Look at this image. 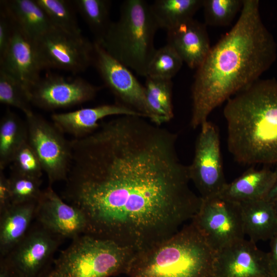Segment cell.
<instances>
[{
    "mask_svg": "<svg viewBox=\"0 0 277 277\" xmlns=\"http://www.w3.org/2000/svg\"><path fill=\"white\" fill-rule=\"evenodd\" d=\"M177 135L146 118L121 115L69 141L62 198L78 209L85 234L136 252L172 236L199 209Z\"/></svg>",
    "mask_w": 277,
    "mask_h": 277,
    "instance_id": "1",
    "label": "cell"
},
{
    "mask_svg": "<svg viewBox=\"0 0 277 277\" xmlns=\"http://www.w3.org/2000/svg\"><path fill=\"white\" fill-rule=\"evenodd\" d=\"M276 57V43L263 22L259 1L243 0L236 23L196 69L191 127H201L215 108L259 80Z\"/></svg>",
    "mask_w": 277,
    "mask_h": 277,
    "instance_id": "2",
    "label": "cell"
},
{
    "mask_svg": "<svg viewBox=\"0 0 277 277\" xmlns=\"http://www.w3.org/2000/svg\"><path fill=\"white\" fill-rule=\"evenodd\" d=\"M227 146L238 163H277V80L259 79L227 101Z\"/></svg>",
    "mask_w": 277,
    "mask_h": 277,
    "instance_id": "3",
    "label": "cell"
},
{
    "mask_svg": "<svg viewBox=\"0 0 277 277\" xmlns=\"http://www.w3.org/2000/svg\"><path fill=\"white\" fill-rule=\"evenodd\" d=\"M215 252L191 222L165 240L135 252L129 277H213Z\"/></svg>",
    "mask_w": 277,
    "mask_h": 277,
    "instance_id": "4",
    "label": "cell"
},
{
    "mask_svg": "<svg viewBox=\"0 0 277 277\" xmlns=\"http://www.w3.org/2000/svg\"><path fill=\"white\" fill-rule=\"evenodd\" d=\"M159 29L150 5L144 0H126L120 6L118 19L112 22L104 38L97 43L115 60L146 77L156 50L154 37Z\"/></svg>",
    "mask_w": 277,
    "mask_h": 277,
    "instance_id": "5",
    "label": "cell"
},
{
    "mask_svg": "<svg viewBox=\"0 0 277 277\" xmlns=\"http://www.w3.org/2000/svg\"><path fill=\"white\" fill-rule=\"evenodd\" d=\"M112 241L82 234L53 261L52 277H110L127 274L135 253Z\"/></svg>",
    "mask_w": 277,
    "mask_h": 277,
    "instance_id": "6",
    "label": "cell"
},
{
    "mask_svg": "<svg viewBox=\"0 0 277 277\" xmlns=\"http://www.w3.org/2000/svg\"><path fill=\"white\" fill-rule=\"evenodd\" d=\"M191 222L215 252L244 239L240 204L220 195L201 198Z\"/></svg>",
    "mask_w": 277,
    "mask_h": 277,
    "instance_id": "7",
    "label": "cell"
},
{
    "mask_svg": "<svg viewBox=\"0 0 277 277\" xmlns=\"http://www.w3.org/2000/svg\"><path fill=\"white\" fill-rule=\"evenodd\" d=\"M64 239L36 222L6 255L0 257L11 277H41L51 269L53 256Z\"/></svg>",
    "mask_w": 277,
    "mask_h": 277,
    "instance_id": "8",
    "label": "cell"
},
{
    "mask_svg": "<svg viewBox=\"0 0 277 277\" xmlns=\"http://www.w3.org/2000/svg\"><path fill=\"white\" fill-rule=\"evenodd\" d=\"M34 42L43 70L57 69L76 74L93 63L94 43L82 35L54 27Z\"/></svg>",
    "mask_w": 277,
    "mask_h": 277,
    "instance_id": "9",
    "label": "cell"
},
{
    "mask_svg": "<svg viewBox=\"0 0 277 277\" xmlns=\"http://www.w3.org/2000/svg\"><path fill=\"white\" fill-rule=\"evenodd\" d=\"M25 118L28 142L41 162L49 185L65 181L71 160L69 141L53 124L32 111Z\"/></svg>",
    "mask_w": 277,
    "mask_h": 277,
    "instance_id": "10",
    "label": "cell"
},
{
    "mask_svg": "<svg viewBox=\"0 0 277 277\" xmlns=\"http://www.w3.org/2000/svg\"><path fill=\"white\" fill-rule=\"evenodd\" d=\"M200 127L194 157L188 167L190 181L200 197L205 199L219 195L227 183L224 173L219 130L208 121Z\"/></svg>",
    "mask_w": 277,
    "mask_h": 277,
    "instance_id": "11",
    "label": "cell"
},
{
    "mask_svg": "<svg viewBox=\"0 0 277 277\" xmlns=\"http://www.w3.org/2000/svg\"><path fill=\"white\" fill-rule=\"evenodd\" d=\"M93 43V64L105 86L116 98V103L140 113L157 125L147 104L144 86L129 68L111 56L100 44Z\"/></svg>",
    "mask_w": 277,
    "mask_h": 277,
    "instance_id": "12",
    "label": "cell"
},
{
    "mask_svg": "<svg viewBox=\"0 0 277 277\" xmlns=\"http://www.w3.org/2000/svg\"><path fill=\"white\" fill-rule=\"evenodd\" d=\"M100 87L81 77L49 74L41 78L29 92L31 104L46 110L74 106L93 99Z\"/></svg>",
    "mask_w": 277,
    "mask_h": 277,
    "instance_id": "13",
    "label": "cell"
},
{
    "mask_svg": "<svg viewBox=\"0 0 277 277\" xmlns=\"http://www.w3.org/2000/svg\"><path fill=\"white\" fill-rule=\"evenodd\" d=\"M36 221L51 233L72 240L84 234L87 223L78 209L66 202L52 186L42 190L37 202Z\"/></svg>",
    "mask_w": 277,
    "mask_h": 277,
    "instance_id": "14",
    "label": "cell"
},
{
    "mask_svg": "<svg viewBox=\"0 0 277 277\" xmlns=\"http://www.w3.org/2000/svg\"><path fill=\"white\" fill-rule=\"evenodd\" d=\"M213 277H271L268 252L245 239L215 252Z\"/></svg>",
    "mask_w": 277,
    "mask_h": 277,
    "instance_id": "15",
    "label": "cell"
},
{
    "mask_svg": "<svg viewBox=\"0 0 277 277\" xmlns=\"http://www.w3.org/2000/svg\"><path fill=\"white\" fill-rule=\"evenodd\" d=\"M14 25L9 46L0 60V69L17 79L29 93L41 78L43 69L34 42Z\"/></svg>",
    "mask_w": 277,
    "mask_h": 277,
    "instance_id": "16",
    "label": "cell"
},
{
    "mask_svg": "<svg viewBox=\"0 0 277 277\" xmlns=\"http://www.w3.org/2000/svg\"><path fill=\"white\" fill-rule=\"evenodd\" d=\"M167 32V44L189 68L197 69L211 48L206 25L192 18Z\"/></svg>",
    "mask_w": 277,
    "mask_h": 277,
    "instance_id": "17",
    "label": "cell"
},
{
    "mask_svg": "<svg viewBox=\"0 0 277 277\" xmlns=\"http://www.w3.org/2000/svg\"><path fill=\"white\" fill-rule=\"evenodd\" d=\"M136 115L143 117L119 103L104 104L73 111L54 113L51 115L54 125L62 132L74 138L85 136L95 130L100 122L110 116Z\"/></svg>",
    "mask_w": 277,
    "mask_h": 277,
    "instance_id": "18",
    "label": "cell"
},
{
    "mask_svg": "<svg viewBox=\"0 0 277 277\" xmlns=\"http://www.w3.org/2000/svg\"><path fill=\"white\" fill-rule=\"evenodd\" d=\"M274 171L249 168L232 182L227 183L219 194L239 203L265 199L272 188Z\"/></svg>",
    "mask_w": 277,
    "mask_h": 277,
    "instance_id": "19",
    "label": "cell"
},
{
    "mask_svg": "<svg viewBox=\"0 0 277 277\" xmlns=\"http://www.w3.org/2000/svg\"><path fill=\"white\" fill-rule=\"evenodd\" d=\"M37 202L12 204L0 213V257L6 255L25 236L34 219Z\"/></svg>",
    "mask_w": 277,
    "mask_h": 277,
    "instance_id": "20",
    "label": "cell"
},
{
    "mask_svg": "<svg viewBox=\"0 0 277 277\" xmlns=\"http://www.w3.org/2000/svg\"><path fill=\"white\" fill-rule=\"evenodd\" d=\"M240 204L245 235L255 243L270 240L277 232V213L273 203L262 199Z\"/></svg>",
    "mask_w": 277,
    "mask_h": 277,
    "instance_id": "21",
    "label": "cell"
},
{
    "mask_svg": "<svg viewBox=\"0 0 277 277\" xmlns=\"http://www.w3.org/2000/svg\"><path fill=\"white\" fill-rule=\"evenodd\" d=\"M1 5L16 26L33 41L54 27L36 0L2 1Z\"/></svg>",
    "mask_w": 277,
    "mask_h": 277,
    "instance_id": "22",
    "label": "cell"
},
{
    "mask_svg": "<svg viewBox=\"0 0 277 277\" xmlns=\"http://www.w3.org/2000/svg\"><path fill=\"white\" fill-rule=\"evenodd\" d=\"M27 140L26 122L8 109L0 122V171L11 163L17 150Z\"/></svg>",
    "mask_w": 277,
    "mask_h": 277,
    "instance_id": "23",
    "label": "cell"
},
{
    "mask_svg": "<svg viewBox=\"0 0 277 277\" xmlns=\"http://www.w3.org/2000/svg\"><path fill=\"white\" fill-rule=\"evenodd\" d=\"M203 0H155L151 5L152 15L159 29L167 31L193 18L202 8Z\"/></svg>",
    "mask_w": 277,
    "mask_h": 277,
    "instance_id": "24",
    "label": "cell"
},
{
    "mask_svg": "<svg viewBox=\"0 0 277 277\" xmlns=\"http://www.w3.org/2000/svg\"><path fill=\"white\" fill-rule=\"evenodd\" d=\"M144 86L147 104L157 124L170 121L174 116L172 80L146 76Z\"/></svg>",
    "mask_w": 277,
    "mask_h": 277,
    "instance_id": "25",
    "label": "cell"
},
{
    "mask_svg": "<svg viewBox=\"0 0 277 277\" xmlns=\"http://www.w3.org/2000/svg\"><path fill=\"white\" fill-rule=\"evenodd\" d=\"M73 3L100 43L105 36L112 22L110 19L111 1L109 0H74Z\"/></svg>",
    "mask_w": 277,
    "mask_h": 277,
    "instance_id": "26",
    "label": "cell"
},
{
    "mask_svg": "<svg viewBox=\"0 0 277 277\" xmlns=\"http://www.w3.org/2000/svg\"><path fill=\"white\" fill-rule=\"evenodd\" d=\"M54 27L65 32L82 35L72 1L36 0Z\"/></svg>",
    "mask_w": 277,
    "mask_h": 277,
    "instance_id": "27",
    "label": "cell"
},
{
    "mask_svg": "<svg viewBox=\"0 0 277 277\" xmlns=\"http://www.w3.org/2000/svg\"><path fill=\"white\" fill-rule=\"evenodd\" d=\"M183 63L175 50L166 44L155 51L148 64L146 76L172 80Z\"/></svg>",
    "mask_w": 277,
    "mask_h": 277,
    "instance_id": "28",
    "label": "cell"
},
{
    "mask_svg": "<svg viewBox=\"0 0 277 277\" xmlns=\"http://www.w3.org/2000/svg\"><path fill=\"white\" fill-rule=\"evenodd\" d=\"M243 0H203L204 24L213 27L230 25L241 12Z\"/></svg>",
    "mask_w": 277,
    "mask_h": 277,
    "instance_id": "29",
    "label": "cell"
},
{
    "mask_svg": "<svg viewBox=\"0 0 277 277\" xmlns=\"http://www.w3.org/2000/svg\"><path fill=\"white\" fill-rule=\"evenodd\" d=\"M0 102L16 108L25 114L32 111L29 93L15 77L0 69Z\"/></svg>",
    "mask_w": 277,
    "mask_h": 277,
    "instance_id": "30",
    "label": "cell"
},
{
    "mask_svg": "<svg viewBox=\"0 0 277 277\" xmlns=\"http://www.w3.org/2000/svg\"><path fill=\"white\" fill-rule=\"evenodd\" d=\"M12 204L37 201L41 196V179L12 172L8 177Z\"/></svg>",
    "mask_w": 277,
    "mask_h": 277,
    "instance_id": "31",
    "label": "cell"
},
{
    "mask_svg": "<svg viewBox=\"0 0 277 277\" xmlns=\"http://www.w3.org/2000/svg\"><path fill=\"white\" fill-rule=\"evenodd\" d=\"M11 163L12 172L41 179L43 169L41 162L28 140L17 150Z\"/></svg>",
    "mask_w": 277,
    "mask_h": 277,
    "instance_id": "32",
    "label": "cell"
},
{
    "mask_svg": "<svg viewBox=\"0 0 277 277\" xmlns=\"http://www.w3.org/2000/svg\"><path fill=\"white\" fill-rule=\"evenodd\" d=\"M14 23L5 9L1 5L0 11V60L5 55L11 42Z\"/></svg>",
    "mask_w": 277,
    "mask_h": 277,
    "instance_id": "33",
    "label": "cell"
},
{
    "mask_svg": "<svg viewBox=\"0 0 277 277\" xmlns=\"http://www.w3.org/2000/svg\"><path fill=\"white\" fill-rule=\"evenodd\" d=\"M12 205L11 192L8 177L5 176L3 171H0V213Z\"/></svg>",
    "mask_w": 277,
    "mask_h": 277,
    "instance_id": "34",
    "label": "cell"
},
{
    "mask_svg": "<svg viewBox=\"0 0 277 277\" xmlns=\"http://www.w3.org/2000/svg\"><path fill=\"white\" fill-rule=\"evenodd\" d=\"M268 259L271 277H277V232L270 240Z\"/></svg>",
    "mask_w": 277,
    "mask_h": 277,
    "instance_id": "35",
    "label": "cell"
},
{
    "mask_svg": "<svg viewBox=\"0 0 277 277\" xmlns=\"http://www.w3.org/2000/svg\"><path fill=\"white\" fill-rule=\"evenodd\" d=\"M276 178L274 184L265 199L273 202L277 199V169L274 170Z\"/></svg>",
    "mask_w": 277,
    "mask_h": 277,
    "instance_id": "36",
    "label": "cell"
},
{
    "mask_svg": "<svg viewBox=\"0 0 277 277\" xmlns=\"http://www.w3.org/2000/svg\"><path fill=\"white\" fill-rule=\"evenodd\" d=\"M51 271V270H50ZM50 271H49L48 272H47V273L44 274L43 275H42L41 277H52L51 276V274H50Z\"/></svg>",
    "mask_w": 277,
    "mask_h": 277,
    "instance_id": "37",
    "label": "cell"
},
{
    "mask_svg": "<svg viewBox=\"0 0 277 277\" xmlns=\"http://www.w3.org/2000/svg\"><path fill=\"white\" fill-rule=\"evenodd\" d=\"M272 202L273 203L275 209V210L276 211V213H277V199L275 200V201H274Z\"/></svg>",
    "mask_w": 277,
    "mask_h": 277,
    "instance_id": "38",
    "label": "cell"
}]
</instances>
